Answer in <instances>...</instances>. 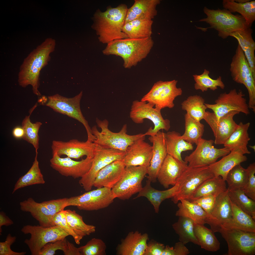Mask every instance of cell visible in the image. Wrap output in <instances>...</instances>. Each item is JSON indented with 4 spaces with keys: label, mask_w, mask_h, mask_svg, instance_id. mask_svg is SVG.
Instances as JSON below:
<instances>
[{
    "label": "cell",
    "mask_w": 255,
    "mask_h": 255,
    "mask_svg": "<svg viewBox=\"0 0 255 255\" xmlns=\"http://www.w3.org/2000/svg\"><path fill=\"white\" fill-rule=\"evenodd\" d=\"M195 223L189 218L179 217L178 221L173 224L172 226L176 234L179 236V241L185 245L189 242L200 246L194 231Z\"/></svg>",
    "instance_id": "39"
},
{
    "label": "cell",
    "mask_w": 255,
    "mask_h": 255,
    "mask_svg": "<svg viewBox=\"0 0 255 255\" xmlns=\"http://www.w3.org/2000/svg\"><path fill=\"white\" fill-rule=\"evenodd\" d=\"M115 198L111 189L102 187L68 198L66 206H76L80 210H97L108 207Z\"/></svg>",
    "instance_id": "11"
},
{
    "label": "cell",
    "mask_w": 255,
    "mask_h": 255,
    "mask_svg": "<svg viewBox=\"0 0 255 255\" xmlns=\"http://www.w3.org/2000/svg\"><path fill=\"white\" fill-rule=\"evenodd\" d=\"M128 8L122 4L113 8L108 7L104 12L98 9L92 17V28L99 42L107 44L115 40L128 38L122 31Z\"/></svg>",
    "instance_id": "2"
},
{
    "label": "cell",
    "mask_w": 255,
    "mask_h": 255,
    "mask_svg": "<svg viewBox=\"0 0 255 255\" xmlns=\"http://www.w3.org/2000/svg\"><path fill=\"white\" fill-rule=\"evenodd\" d=\"M230 70L233 80L243 84L248 91L249 109L255 112V79L253 76L244 52L238 44L230 64Z\"/></svg>",
    "instance_id": "9"
},
{
    "label": "cell",
    "mask_w": 255,
    "mask_h": 255,
    "mask_svg": "<svg viewBox=\"0 0 255 255\" xmlns=\"http://www.w3.org/2000/svg\"><path fill=\"white\" fill-rule=\"evenodd\" d=\"M226 241L227 255L255 254V232L235 229H221L219 232Z\"/></svg>",
    "instance_id": "16"
},
{
    "label": "cell",
    "mask_w": 255,
    "mask_h": 255,
    "mask_svg": "<svg viewBox=\"0 0 255 255\" xmlns=\"http://www.w3.org/2000/svg\"><path fill=\"white\" fill-rule=\"evenodd\" d=\"M229 189L216 197L210 213L207 215L206 223L209 225L214 233L219 232L222 225L232 217V202L228 194Z\"/></svg>",
    "instance_id": "21"
},
{
    "label": "cell",
    "mask_w": 255,
    "mask_h": 255,
    "mask_svg": "<svg viewBox=\"0 0 255 255\" xmlns=\"http://www.w3.org/2000/svg\"><path fill=\"white\" fill-rule=\"evenodd\" d=\"M147 173V168L145 166H126L122 178L111 189L115 198L128 200L139 193L143 187L142 181Z\"/></svg>",
    "instance_id": "12"
},
{
    "label": "cell",
    "mask_w": 255,
    "mask_h": 255,
    "mask_svg": "<svg viewBox=\"0 0 255 255\" xmlns=\"http://www.w3.org/2000/svg\"><path fill=\"white\" fill-rule=\"evenodd\" d=\"M55 46L54 39L47 38L25 58L18 74V82L20 86L24 88L30 85L34 94L41 95L38 89L40 72L50 60V54L54 51Z\"/></svg>",
    "instance_id": "1"
},
{
    "label": "cell",
    "mask_w": 255,
    "mask_h": 255,
    "mask_svg": "<svg viewBox=\"0 0 255 255\" xmlns=\"http://www.w3.org/2000/svg\"><path fill=\"white\" fill-rule=\"evenodd\" d=\"M149 239L146 233L142 234L138 231L129 232L116 248L118 255H144Z\"/></svg>",
    "instance_id": "26"
},
{
    "label": "cell",
    "mask_w": 255,
    "mask_h": 255,
    "mask_svg": "<svg viewBox=\"0 0 255 255\" xmlns=\"http://www.w3.org/2000/svg\"><path fill=\"white\" fill-rule=\"evenodd\" d=\"M236 32L246 46L255 50V42L252 37L253 30L251 28H248Z\"/></svg>",
    "instance_id": "54"
},
{
    "label": "cell",
    "mask_w": 255,
    "mask_h": 255,
    "mask_svg": "<svg viewBox=\"0 0 255 255\" xmlns=\"http://www.w3.org/2000/svg\"><path fill=\"white\" fill-rule=\"evenodd\" d=\"M178 81H159L155 83L149 91L140 100L152 104L158 110L165 108H173L174 101L177 97L182 93V89L177 88Z\"/></svg>",
    "instance_id": "10"
},
{
    "label": "cell",
    "mask_w": 255,
    "mask_h": 255,
    "mask_svg": "<svg viewBox=\"0 0 255 255\" xmlns=\"http://www.w3.org/2000/svg\"><path fill=\"white\" fill-rule=\"evenodd\" d=\"M13 221L8 217L6 216L3 211L0 212V233L2 232V227L3 225L8 226L13 224Z\"/></svg>",
    "instance_id": "58"
},
{
    "label": "cell",
    "mask_w": 255,
    "mask_h": 255,
    "mask_svg": "<svg viewBox=\"0 0 255 255\" xmlns=\"http://www.w3.org/2000/svg\"><path fill=\"white\" fill-rule=\"evenodd\" d=\"M16 237L12 236L9 234L6 237L5 240L0 242V255H24L26 252H16L13 251L11 246L16 241Z\"/></svg>",
    "instance_id": "52"
},
{
    "label": "cell",
    "mask_w": 255,
    "mask_h": 255,
    "mask_svg": "<svg viewBox=\"0 0 255 255\" xmlns=\"http://www.w3.org/2000/svg\"><path fill=\"white\" fill-rule=\"evenodd\" d=\"M248 172L247 169L242 167L240 164L231 170L228 174L226 180L229 190L239 189L243 190L247 183Z\"/></svg>",
    "instance_id": "46"
},
{
    "label": "cell",
    "mask_w": 255,
    "mask_h": 255,
    "mask_svg": "<svg viewBox=\"0 0 255 255\" xmlns=\"http://www.w3.org/2000/svg\"><path fill=\"white\" fill-rule=\"evenodd\" d=\"M250 125L249 122L244 124L240 122L224 144V147L228 149L230 151H237L244 155L251 154L247 147L250 139L248 132Z\"/></svg>",
    "instance_id": "30"
},
{
    "label": "cell",
    "mask_w": 255,
    "mask_h": 255,
    "mask_svg": "<svg viewBox=\"0 0 255 255\" xmlns=\"http://www.w3.org/2000/svg\"><path fill=\"white\" fill-rule=\"evenodd\" d=\"M249 147L250 148H251L252 149H253L254 150V151H255V145L254 146L249 145Z\"/></svg>",
    "instance_id": "62"
},
{
    "label": "cell",
    "mask_w": 255,
    "mask_h": 255,
    "mask_svg": "<svg viewBox=\"0 0 255 255\" xmlns=\"http://www.w3.org/2000/svg\"><path fill=\"white\" fill-rule=\"evenodd\" d=\"M64 211L67 222L77 235L83 238L95 232V227L85 223L82 217L75 211L68 209Z\"/></svg>",
    "instance_id": "43"
},
{
    "label": "cell",
    "mask_w": 255,
    "mask_h": 255,
    "mask_svg": "<svg viewBox=\"0 0 255 255\" xmlns=\"http://www.w3.org/2000/svg\"><path fill=\"white\" fill-rule=\"evenodd\" d=\"M20 205L22 211L30 212L40 225L45 227L55 225L53 222V218L61 211L57 210H50L42 202H37L31 197L20 202Z\"/></svg>",
    "instance_id": "27"
},
{
    "label": "cell",
    "mask_w": 255,
    "mask_h": 255,
    "mask_svg": "<svg viewBox=\"0 0 255 255\" xmlns=\"http://www.w3.org/2000/svg\"><path fill=\"white\" fill-rule=\"evenodd\" d=\"M125 153V152L105 148L96 144L91 167L89 171L81 178L79 184L85 191H90L98 172L113 162L123 159Z\"/></svg>",
    "instance_id": "13"
},
{
    "label": "cell",
    "mask_w": 255,
    "mask_h": 255,
    "mask_svg": "<svg viewBox=\"0 0 255 255\" xmlns=\"http://www.w3.org/2000/svg\"><path fill=\"white\" fill-rule=\"evenodd\" d=\"M96 144L87 140L81 141L76 139L67 141L53 140L51 149L52 154L61 157L65 155L72 159H78L84 156L93 158Z\"/></svg>",
    "instance_id": "20"
},
{
    "label": "cell",
    "mask_w": 255,
    "mask_h": 255,
    "mask_svg": "<svg viewBox=\"0 0 255 255\" xmlns=\"http://www.w3.org/2000/svg\"><path fill=\"white\" fill-rule=\"evenodd\" d=\"M36 106V104L32 108L30 111V115L26 116L22 123V127L24 131V135L23 139L33 146L35 149L36 153H38L37 150L39 148L38 132L42 124L39 122L32 123L30 121V117Z\"/></svg>",
    "instance_id": "44"
},
{
    "label": "cell",
    "mask_w": 255,
    "mask_h": 255,
    "mask_svg": "<svg viewBox=\"0 0 255 255\" xmlns=\"http://www.w3.org/2000/svg\"><path fill=\"white\" fill-rule=\"evenodd\" d=\"M247 159L246 156L239 152L231 151L218 161L208 166V167L214 176H221L226 181L230 171L236 166L246 161Z\"/></svg>",
    "instance_id": "29"
},
{
    "label": "cell",
    "mask_w": 255,
    "mask_h": 255,
    "mask_svg": "<svg viewBox=\"0 0 255 255\" xmlns=\"http://www.w3.org/2000/svg\"><path fill=\"white\" fill-rule=\"evenodd\" d=\"M151 182L148 180L145 186L143 187L135 199L141 197L147 198L153 205L155 212L158 213L160 206L165 200L172 198L178 193L179 185L177 183L168 189L160 191L153 187L151 185Z\"/></svg>",
    "instance_id": "31"
},
{
    "label": "cell",
    "mask_w": 255,
    "mask_h": 255,
    "mask_svg": "<svg viewBox=\"0 0 255 255\" xmlns=\"http://www.w3.org/2000/svg\"><path fill=\"white\" fill-rule=\"evenodd\" d=\"M25 234H30V238L24 242L28 246L32 255H38L46 244L64 238L69 234L60 227L55 225L45 227L40 225H27L21 230Z\"/></svg>",
    "instance_id": "6"
},
{
    "label": "cell",
    "mask_w": 255,
    "mask_h": 255,
    "mask_svg": "<svg viewBox=\"0 0 255 255\" xmlns=\"http://www.w3.org/2000/svg\"><path fill=\"white\" fill-rule=\"evenodd\" d=\"M203 11L207 17L200 21L209 24V28L217 30L218 36L223 39L227 38L233 32L249 28L242 16L234 15L225 9H211L205 7Z\"/></svg>",
    "instance_id": "5"
},
{
    "label": "cell",
    "mask_w": 255,
    "mask_h": 255,
    "mask_svg": "<svg viewBox=\"0 0 255 255\" xmlns=\"http://www.w3.org/2000/svg\"><path fill=\"white\" fill-rule=\"evenodd\" d=\"M237 111H231L217 119L213 112L206 111L204 119L211 127L215 137L216 144H224L237 128L238 124L234 120L238 114Z\"/></svg>",
    "instance_id": "18"
},
{
    "label": "cell",
    "mask_w": 255,
    "mask_h": 255,
    "mask_svg": "<svg viewBox=\"0 0 255 255\" xmlns=\"http://www.w3.org/2000/svg\"><path fill=\"white\" fill-rule=\"evenodd\" d=\"M67 248L66 252L64 253V255H81L78 248H77L73 244L67 240Z\"/></svg>",
    "instance_id": "59"
},
{
    "label": "cell",
    "mask_w": 255,
    "mask_h": 255,
    "mask_svg": "<svg viewBox=\"0 0 255 255\" xmlns=\"http://www.w3.org/2000/svg\"><path fill=\"white\" fill-rule=\"evenodd\" d=\"M160 0H135L128 8L125 24L136 19L152 20L157 14Z\"/></svg>",
    "instance_id": "28"
},
{
    "label": "cell",
    "mask_w": 255,
    "mask_h": 255,
    "mask_svg": "<svg viewBox=\"0 0 255 255\" xmlns=\"http://www.w3.org/2000/svg\"><path fill=\"white\" fill-rule=\"evenodd\" d=\"M83 92L81 91L75 96L68 98L56 94L48 97L46 105L56 111L65 115L82 123L87 131L88 138L91 139L94 136L88 122L81 112L80 107Z\"/></svg>",
    "instance_id": "15"
},
{
    "label": "cell",
    "mask_w": 255,
    "mask_h": 255,
    "mask_svg": "<svg viewBox=\"0 0 255 255\" xmlns=\"http://www.w3.org/2000/svg\"><path fill=\"white\" fill-rule=\"evenodd\" d=\"M216 196L212 195L204 196L190 201L200 206L207 213L210 214L213 208Z\"/></svg>",
    "instance_id": "53"
},
{
    "label": "cell",
    "mask_w": 255,
    "mask_h": 255,
    "mask_svg": "<svg viewBox=\"0 0 255 255\" xmlns=\"http://www.w3.org/2000/svg\"><path fill=\"white\" fill-rule=\"evenodd\" d=\"M106 246L100 239L94 238L78 248L81 255H105Z\"/></svg>",
    "instance_id": "48"
},
{
    "label": "cell",
    "mask_w": 255,
    "mask_h": 255,
    "mask_svg": "<svg viewBox=\"0 0 255 255\" xmlns=\"http://www.w3.org/2000/svg\"><path fill=\"white\" fill-rule=\"evenodd\" d=\"M93 158L87 157L76 161L68 157H61L56 153L52 154L50 160V166L61 175L71 177L74 179L81 178L90 170Z\"/></svg>",
    "instance_id": "19"
},
{
    "label": "cell",
    "mask_w": 255,
    "mask_h": 255,
    "mask_svg": "<svg viewBox=\"0 0 255 255\" xmlns=\"http://www.w3.org/2000/svg\"><path fill=\"white\" fill-rule=\"evenodd\" d=\"M214 141L201 138L195 150L190 154L186 156L184 161L188 163V167H197L208 166L216 162L218 159L223 157L230 152L228 148H215Z\"/></svg>",
    "instance_id": "17"
},
{
    "label": "cell",
    "mask_w": 255,
    "mask_h": 255,
    "mask_svg": "<svg viewBox=\"0 0 255 255\" xmlns=\"http://www.w3.org/2000/svg\"><path fill=\"white\" fill-rule=\"evenodd\" d=\"M67 240L65 238L46 244L41 249L38 255H54L58 250L62 251L64 253L67 248Z\"/></svg>",
    "instance_id": "50"
},
{
    "label": "cell",
    "mask_w": 255,
    "mask_h": 255,
    "mask_svg": "<svg viewBox=\"0 0 255 255\" xmlns=\"http://www.w3.org/2000/svg\"><path fill=\"white\" fill-rule=\"evenodd\" d=\"M231 202L232 217L222 225L221 229H235L255 232V220L250 215Z\"/></svg>",
    "instance_id": "32"
},
{
    "label": "cell",
    "mask_w": 255,
    "mask_h": 255,
    "mask_svg": "<svg viewBox=\"0 0 255 255\" xmlns=\"http://www.w3.org/2000/svg\"><path fill=\"white\" fill-rule=\"evenodd\" d=\"M152 20L136 19L125 24L123 31L128 38H144L151 37Z\"/></svg>",
    "instance_id": "35"
},
{
    "label": "cell",
    "mask_w": 255,
    "mask_h": 255,
    "mask_svg": "<svg viewBox=\"0 0 255 255\" xmlns=\"http://www.w3.org/2000/svg\"><path fill=\"white\" fill-rule=\"evenodd\" d=\"M182 242L176 243L174 247H171V255H187L190 253L188 249Z\"/></svg>",
    "instance_id": "57"
},
{
    "label": "cell",
    "mask_w": 255,
    "mask_h": 255,
    "mask_svg": "<svg viewBox=\"0 0 255 255\" xmlns=\"http://www.w3.org/2000/svg\"><path fill=\"white\" fill-rule=\"evenodd\" d=\"M138 140L127 149L123 160L126 166H142L148 167L152 155V146L144 141Z\"/></svg>",
    "instance_id": "23"
},
{
    "label": "cell",
    "mask_w": 255,
    "mask_h": 255,
    "mask_svg": "<svg viewBox=\"0 0 255 255\" xmlns=\"http://www.w3.org/2000/svg\"><path fill=\"white\" fill-rule=\"evenodd\" d=\"M181 105L182 109L195 120L200 121L204 119L207 108L202 97L197 95L189 96Z\"/></svg>",
    "instance_id": "41"
},
{
    "label": "cell",
    "mask_w": 255,
    "mask_h": 255,
    "mask_svg": "<svg viewBox=\"0 0 255 255\" xmlns=\"http://www.w3.org/2000/svg\"><path fill=\"white\" fill-rule=\"evenodd\" d=\"M125 167L123 159L111 162L98 172L94 186L97 188L106 187L112 189L122 178Z\"/></svg>",
    "instance_id": "25"
},
{
    "label": "cell",
    "mask_w": 255,
    "mask_h": 255,
    "mask_svg": "<svg viewBox=\"0 0 255 255\" xmlns=\"http://www.w3.org/2000/svg\"><path fill=\"white\" fill-rule=\"evenodd\" d=\"M165 247L162 243L151 241L147 244L144 255H161Z\"/></svg>",
    "instance_id": "56"
},
{
    "label": "cell",
    "mask_w": 255,
    "mask_h": 255,
    "mask_svg": "<svg viewBox=\"0 0 255 255\" xmlns=\"http://www.w3.org/2000/svg\"><path fill=\"white\" fill-rule=\"evenodd\" d=\"M178 203L177 216L186 217L193 220L195 223L204 225L206 224L207 213L199 205L185 199Z\"/></svg>",
    "instance_id": "34"
},
{
    "label": "cell",
    "mask_w": 255,
    "mask_h": 255,
    "mask_svg": "<svg viewBox=\"0 0 255 255\" xmlns=\"http://www.w3.org/2000/svg\"><path fill=\"white\" fill-rule=\"evenodd\" d=\"M187 163L182 162L167 154L157 174V179L165 188L176 183L177 178L188 167Z\"/></svg>",
    "instance_id": "24"
},
{
    "label": "cell",
    "mask_w": 255,
    "mask_h": 255,
    "mask_svg": "<svg viewBox=\"0 0 255 255\" xmlns=\"http://www.w3.org/2000/svg\"><path fill=\"white\" fill-rule=\"evenodd\" d=\"M96 121L101 130L99 132L95 126L91 129L92 134L96 138L94 142L103 147L125 152L128 148L136 141L145 138L144 134H128L126 124L123 125L119 132H114L109 129V122L107 120H101L97 119Z\"/></svg>",
    "instance_id": "4"
},
{
    "label": "cell",
    "mask_w": 255,
    "mask_h": 255,
    "mask_svg": "<svg viewBox=\"0 0 255 255\" xmlns=\"http://www.w3.org/2000/svg\"><path fill=\"white\" fill-rule=\"evenodd\" d=\"M38 153H36L34 161L28 172L21 176L17 181L12 194L17 190L27 186L36 184H44L45 181L41 173L37 160Z\"/></svg>",
    "instance_id": "40"
},
{
    "label": "cell",
    "mask_w": 255,
    "mask_h": 255,
    "mask_svg": "<svg viewBox=\"0 0 255 255\" xmlns=\"http://www.w3.org/2000/svg\"><path fill=\"white\" fill-rule=\"evenodd\" d=\"M228 194L231 202L255 220V201L249 198L242 190L229 189Z\"/></svg>",
    "instance_id": "45"
},
{
    "label": "cell",
    "mask_w": 255,
    "mask_h": 255,
    "mask_svg": "<svg viewBox=\"0 0 255 255\" xmlns=\"http://www.w3.org/2000/svg\"><path fill=\"white\" fill-rule=\"evenodd\" d=\"M225 181L221 176H214L208 180L198 188L189 201L209 195L217 196L227 190Z\"/></svg>",
    "instance_id": "36"
},
{
    "label": "cell",
    "mask_w": 255,
    "mask_h": 255,
    "mask_svg": "<svg viewBox=\"0 0 255 255\" xmlns=\"http://www.w3.org/2000/svg\"><path fill=\"white\" fill-rule=\"evenodd\" d=\"M185 131L181 136V138L187 142L197 145L202 138L204 131V125L187 113L185 115Z\"/></svg>",
    "instance_id": "42"
},
{
    "label": "cell",
    "mask_w": 255,
    "mask_h": 255,
    "mask_svg": "<svg viewBox=\"0 0 255 255\" xmlns=\"http://www.w3.org/2000/svg\"><path fill=\"white\" fill-rule=\"evenodd\" d=\"M153 45L151 37L140 38H128L110 42L102 52L105 55L121 57L123 61L124 67L130 68L146 58Z\"/></svg>",
    "instance_id": "3"
},
{
    "label": "cell",
    "mask_w": 255,
    "mask_h": 255,
    "mask_svg": "<svg viewBox=\"0 0 255 255\" xmlns=\"http://www.w3.org/2000/svg\"><path fill=\"white\" fill-rule=\"evenodd\" d=\"M180 134L174 131L169 132L166 133L165 139L167 154L182 162L181 153L183 151L192 150V144L181 138Z\"/></svg>",
    "instance_id": "33"
},
{
    "label": "cell",
    "mask_w": 255,
    "mask_h": 255,
    "mask_svg": "<svg viewBox=\"0 0 255 255\" xmlns=\"http://www.w3.org/2000/svg\"><path fill=\"white\" fill-rule=\"evenodd\" d=\"M12 134L14 137L16 139L23 138L24 135V130L22 127H16L13 130Z\"/></svg>",
    "instance_id": "60"
},
{
    "label": "cell",
    "mask_w": 255,
    "mask_h": 255,
    "mask_svg": "<svg viewBox=\"0 0 255 255\" xmlns=\"http://www.w3.org/2000/svg\"><path fill=\"white\" fill-rule=\"evenodd\" d=\"M150 103L145 101L136 100L132 103L130 113V117L135 123L140 124L147 119L152 121L154 125L153 128L151 127L145 133V135H154L161 129L168 131L170 127V121L164 119L161 110L154 107Z\"/></svg>",
    "instance_id": "8"
},
{
    "label": "cell",
    "mask_w": 255,
    "mask_h": 255,
    "mask_svg": "<svg viewBox=\"0 0 255 255\" xmlns=\"http://www.w3.org/2000/svg\"><path fill=\"white\" fill-rule=\"evenodd\" d=\"M209 71L205 69L202 74L193 75L195 82L194 88L196 89L200 90L204 92L207 91L208 89L215 91L218 87L222 89H224L225 85L221 77L219 76L216 79H213L209 76Z\"/></svg>",
    "instance_id": "47"
},
{
    "label": "cell",
    "mask_w": 255,
    "mask_h": 255,
    "mask_svg": "<svg viewBox=\"0 0 255 255\" xmlns=\"http://www.w3.org/2000/svg\"><path fill=\"white\" fill-rule=\"evenodd\" d=\"M194 231L201 248L206 251L215 252L219 250L220 243L214 232L204 225L195 223Z\"/></svg>",
    "instance_id": "37"
},
{
    "label": "cell",
    "mask_w": 255,
    "mask_h": 255,
    "mask_svg": "<svg viewBox=\"0 0 255 255\" xmlns=\"http://www.w3.org/2000/svg\"><path fill=\"white\" fill-rule=\"evenodd\" d=\"M241 90L237 91L235 89L227 93L220 94L215 100V104L205 103L207 108L212 110L217 119L232 111L242 112L246 115L250 114L248 104Z\"/></svg>",
    "instance_id": "14"
},
{
    "label": "cell",
    "mask_w": 255,
    "mask_h": 255,
    "mask_svg": "<svg viewBox=\"0 0 255 255\" xmlns=\"http://www.w3.org/2000/svg\"><path fill=\"white\" fill-rule=\"evenodd\" d=\"M166 133L159 131L155 135L150 136L149 139L152 143V155L149 166L147 168L148 180L156 182L159 170L167 153L166 142Z\"/></svg>",
    "instance_id": "22"
},
{
    "label": "cell",
    "mask_w": 255,
    "mask_h": 255,
    "mask_svg": "<svg viewBox=\"0 0 255 255\" xmlns=\"http://www.w3.org/2000/svg\"><path fill=\"white\" fill-rule=\"evenodd\" d=\"M223 7L232 13L237 12L245 19L249 27L251 28L255 20V1L242 3H237L234 0H223Z\"/></svg>",
    "instance_id": "38"
},
{
    "label": "cell",
    "mask_w": 255,
    "mask_h": 255,
    "mask_svg": "<svg viewBox=\"0 0 255 255\" xmlns=\"http://www.w3.org/2000/svg\"><path fill=\"white\" fill-rule=\"evenodd\" d=\"M53 221L55 225L61 227L71 236L76 244H80L83 238L76 234L70 227L67 221L64 210L56 214L53 218Z\"/></svg>",
    "instance_id": "49"
},
{
    "label": "cell",
    "mask_w": 255,
    "mask_h": 255,
    "mask_svg": "<svg viewBox=\"0 0 255 255\" xmlns=\"http://www.w3.org/2000/svg\"><path fill=\"white\" fill-rule=\"evenodd\" d=\"M214 177L208 166L194 168L188 166L177 180L179 189L177 194L171 198L172 201L177 204L182 199L189 200L201 184Z\"/></svg>",
    "instance_id": "7"
},
{
    "label": "cell",
    "mask_w": 255,
    "mask_h": 255,
    "mask_svg": "<svg viewBox=\"0 0 255 255\" xmlns=\"http://www.w3.org/2000/svg\"><path fill=\"white\" fill-rule=\"evenodd\" d=\"M67 198L57 199L47 201L42 203L50 210H57L62 211L67 207Z\"/></svg>",
    "instance_id": "55"
},
{
    "label": "cell",
    "mask_w": 255,
    "mask_h": 255,
    "mask_svg": "<svg viewBox=\"0 0 255 255\" xmlns=\"http://www.w3.org/2000/svg\"><path fill=\"white\" fill-rule=\"evenodd\" d=\"M236 2L239 3H244L250 1V0H234Z\"/></svg>",
    "instance_id": "61"
},
{
    "label": "cell",
    "mask_w": 255,
    "mask_h": 255,
    "mask_svg": "<svg viewBox=\"0 0 255 255\" xmlns=\"http://www.w3.org/2000/svg\"><path fill=\"white\" fill-rule=\"evenodd\" d=\"M247 169L248 172V178L246 185L243 191L246 196L255 201V162L250 164Z\"/></svg>",
    "instance_id": "51"
}]
</instances>
